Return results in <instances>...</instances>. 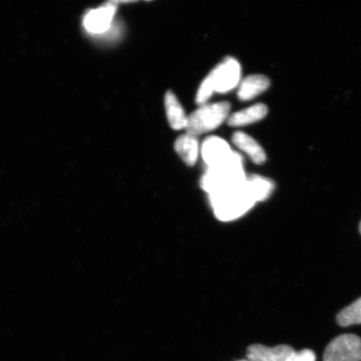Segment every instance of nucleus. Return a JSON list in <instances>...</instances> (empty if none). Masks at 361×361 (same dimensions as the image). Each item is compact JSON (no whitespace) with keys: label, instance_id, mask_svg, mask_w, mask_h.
<instances>
[{"label":"nucleus","instance_id":"f257e3e1","mask_svg":"<svg viewBox=\"0 0 361 361\" xmlns=\"http://www.w3.org/2000/svg\"><path fill=\"white\" fill-rule=\"evenodd\" d=\"M209 198L216 218L222 222L240 218L259 202L247 177L235 186L210 194Z\"/></svg>","mask_w":361,"mask_h":361},{"label":"nucleus","instance_id":"f03ea898","mask_svg":"<svg viewBox=\"0 0 361 361\" xmlns=\"http://www.w3.org/2000/svg\"><path fill=\"white\" fill-rule=\"evenodd\" d=\"M241 81V66L234 58H227L210 72L197 90L196 102L205 105L215 92L226 93L238 87Z\"/></svg>","mask_w":361,"mask_h":361},{"label":"nucleus","instance_id":"7ed1b4c3","mask_svg":"<svg viewBox=\"0 0 361 361\" xmlns=\"http://www.w3.org/2000/svg\"><path fill=\"white\" fill-rule=\"evenodd\" d=\"M246 177L243 157L234 152L231 159L225 164L207 169L201 179V187L210 195L243 183Z\"/></svg>","mask_w":361,"mask_h":361},{"label":"nucleus","instance_id":"20e7f679","mask_svg":"<svg viewBox=\"0 0 361 361\" xmlns=\"http://www.w3.org/2000/svg\"><path fill=\"white\" fill-rule=\"evenodd\" d=\"M231 105L227 102L202 105L188 116L187 133L192 135L212 132L229 117Z\"/></svg>","mask_w":361,"mask_h":361},{"label":"nucleus","instance_id":"39448f33","mask_svg":"<svg viewBox=\"0 0 361 361\" xmlns=\"http://www.w3.org/2000/svg\"><path fill=\"white\" fill-rule=\"evenodd\" d=\"M324 361H361V338L345 334L334 338L324 351Z\"/></svg>","mask_w":361,"mask_h":361},{"label":"nucleus","instance_id":"423d86ee","mask_svg":"<svg viewBox=\"0 0 361 361\" xmlns=\"http://www.w3.org/2000/svg\"><path fill=\"white\" fill-rule=\"evenodd\" d=\"M201 154L207 169L222 165L231 159L234 152L225 140L218 137H210L203 142Z\"/></svg>","mask_w":361,"mask_h":361},{"label":"nucleus","instance_id":"0eeeda50","mask_svg":"<svg viewBox=\"0 0 361 361\" xmlns=\"http://www.w3.org/2000/svg\"><path fill=\"white\" fill-rule=\"evenodd\" d=\"M117 8V3L108 2L89 11L84 18L85 29L92 34H102L109 30Z\"/></svg>","mask_w":361,"mask_h":361},{"label":"nucleus","instance_id":"6e6552de","mask_svg":"<svg viewBox=\"0 0 361 361\" xmlns=\"http://www.w3.org/2000/svg\"><path fill=\"white\" fill-rule=\"evenodd\" d=\"M293 353L295 350L287 345L275 347L252 345L247 348V358L248 361H286Z\"/></svg>","mask_w":361,"mask_h":361},{"label":"nucleus","instance_id":"1a4fd4ad","mask_svg":"<svg viewBox=\"0 0 361 361\" xmlns=\"http://www.w3.org/2000/svg\"><path fill=\"white\" fill-rule=\"evenodd\" d=\"M270 80L263 75H252L240 81L238 88L239 100L250 101L268 90Z\"/></svg>","mask_w":361,"mask_h":361},{"label":"nucleus","instance_id":"9d476101","mask_svg":"<svg viewBox=\"0 0 361 361\" xmlns=\"http://www.w3.org/2000/svg\"><path fill=\"white\" fill-rule=\"evenodd\" d=\"M233 142L245 153L256 164H263L266 161V153L258 142L245 133L237 132L233 135Z\"/></svg>","mask_w":361,"mask_h":361},{"label":"nucleus","instance_id":"9b49d317","mask_svg":"<svg viewBox=\"0 0 361 361\" xmlns=\"http://www.w3.org/2000/svg\"><path fill=\"white\" fill-rule=\"evenodd\" d=\"M166 116L171 128L174 130L186 129L188 116L173 92H168L164 99Z\"/></svg>","mask_w":361,"mask_h":361},{"label":"nucleus","instance_id":"f8f14e48","mask_svg":"<svg viewBox=\"0 0 361 361\" xmlns=\"http://www.w3.org/2000/svg\"><path fill=\"white\" fill-rule=\"evenodd\" d=\"M175 150L188 166L196 164L200 156V142L195 135L187 133L180 135L175 142Z\"/></svg>","mask_w":361,"mask_h":361},{"label":"nucleus","instance_id":"ddd939ff","mask_svg":"<svg viewBox=\"0 0 361 361\" xmlns=\"http://www.w3.org/2000/svg\"><path fill=\"white\" fill-rule=\"evenodd\" d=\"M268 114V108L264 104H256V105L246 108L242 111L234 113L228 119L229 126H243L257 123L263 120Z\"/></svg>","mask_w":361,"mask_h":361},{"label":"nucleus","instance_id":"4468645a","mask_svg":"<svg viewBox=\"0 0 361 361\" xmlns=\"http://www.w3.org/2000/svg\"><path fill=\"white\" fill-rule=\"evenodd\" d=\"M336 319L337 323L343 327L361 324V298L342 310Z\"/></svg>","mask_w":361,"mask_h":361},{"label":"nucleus","instance_id":"2eb2a0df","mask_svg":"<svg viewBox=\"0 0 361 361\" xmlns=\"http://www.w3.org/2000/svg\"><path fill=\"white\" fill-rule=\"evenodd\" d=\"M314 352L311 350H303L299 352L295 351L286 361H315Z\"/></svg>","mask_w":361,"mask_h":361},{"label":"nucleus","instance_id":"dca6fc26","mask_svg":"<svg viewBox=\"0 0 361 361\" xmlns=\"http://www.w3.org/2000/svg\"><path fill=\"white\" fill-rule=\"evenodd\" d=\"M360 232L361 233V222H360Z\"/></svg>","mask_w":361,"mask_h":361},{"label":"nucleus","instance_id":"f3484780","mask_svg":"<svg viewBox=\"0 0 361 361\" xmlns=\"http://www.w3.org/2000/svg\"><path fill=\"white\" fill-rule=\"evenodd\" d=\"M238 361H248V360H238Z\"/></svg>","mask_w":361,"mask_h":361}]
</instances>
